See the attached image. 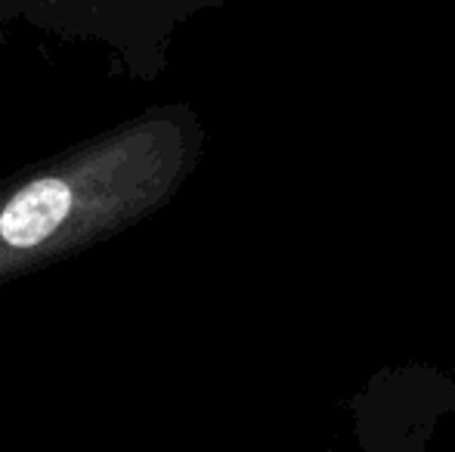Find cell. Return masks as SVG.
Listing matches in <instances>:
<instances>
[{"mask_svg":"<svg viewBox=\"0 0 455 452\" xmlns=\"http://www.w3.org/2000/svg\"><path fill=\"white\" fill-rule=\"evenodd\" d=\"M192 137L183 115L146 112L0 183V282L149 218L189 174Z\"/></svg>","mask_w":455,"mask_h":452,"instance_id":"obj_1","label":"cell"}]
</instances>
